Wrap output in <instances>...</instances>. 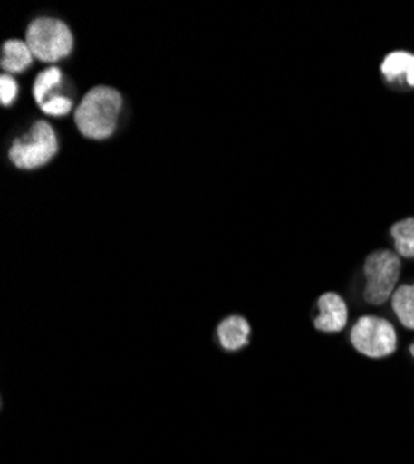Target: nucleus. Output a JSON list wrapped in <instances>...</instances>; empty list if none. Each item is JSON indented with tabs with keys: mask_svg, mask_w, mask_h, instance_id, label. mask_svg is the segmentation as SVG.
I'll return each mask as SVG.
<instances>
[{
	"mask_svg": "<svg viewBox=\"0 0 414 464\" xmlns=\"http://www.w3.org/2000/svg\"><path fill=\"white\" fill-rule=\"evenodd\" d=\"M26 45L35 60L43 63H58L71 56L74 37L71 28L54 17H37L26 26Z\"/></svg>",
	"mask_w": 414,
	"mask_h": 464,
	"instance_id": "nucleus-3",
	"label": "nucleus"
},
{
	"mask_svg": "<svg viewBox=\"0 0 414 464\" xmlns=\"http://www.w3.org/2000/svg\"><path fill=\"white\" fill-rule=\"evenodd\" d=\"M364 301L373 306L389 303L398 290L401 277V258L398 253L380 249L368 255L364 260Z\"/></svg>",
	"mask_w": 414,
	"mask_h": 464,
	"instance_id": "nucleus-4",
	"label": "nucleus"
},
{
	"mask_svg": "<svg viewBox=\"0 0 414 464\" xmlns=\"http://www.w3.org/2000/svg\"><path fill=\"white\" fill-rule=\"evenodd\" d=\"M72 110L77 108H74V97L71 93H63L42 106V111L51 118H65Z\"/></svg>",
	"mask_w": 414,
	"mask_h": 464,
	"instance_id": "nucleus-13",
	"label": "nucleus"
},
{
	"mask_svg": "<svg viewBox=\"0 0 414 464\" xmlns=\"http://www.w3.org/2000/svg\"><path fill=\"white\" fill-rule=\"evenodd\" d=\"M34 60L35 58H34L30 47L26 45V42L15 40V37L5 42L3 53H0V67H3L5 74L24 72L26 69L32 67Z\"/></svg>",
	"mask_w": 414,
	"mask_h": 464,
	"instance_id": "nucleus-10",
	"label": "nucleus"
},
{
	"mask_svg": "<svg viewBox=\"0 0 414 464\" xmlns=\"http://www.w3.org/2000/svg\"><path fill=\"white\" fill-rule=\"evenodd\" d=\"M390 304L400 324L405 329L414 331V285L398 286L390 299Z\"/></svg>",
	"mask_w": 414,
	"mask_h": 464,
	"instance_id": "nucleus-11",
	"label": "nucleus"
},
{
	"mask_svg": "<svg viewBox=\"0 0 414 464\" xmlns=\"http://www.w3.org/2000/svg\"><path fill=\"white\" fill-rule=\"evenodd\" d=\"M348 304L346 301L334 294L325 292L318 297V314L314 318V327L320 333H341L348 325Z\"/></svg>",
	"mask_w": 414,
	"mask_h": 464,
	"instance_id": "nucleus-6",
	"label": "nucleus"
},
{
	"mask_svg": "<svg viewBox=\"0 0 414 464\" xmlns=\"http://www.w3.org/2000/svg\"><path fill=\"white\" fill-rule=\"evenodd\" d=\"M216 338L225 352H242L251 342V325L247 318L240 314H231L217 324Z\"/></svg>",
	"mask_w": 414,
	"mask_h": 464,
	"instance_id": "nucleus-7",
	"label": "nucleus"
},
{
	"mask_svg": "<svg viewBox=\"0 0 414 464\" xmlns=\"http://www.w3.org/2000/svg\"><path fill=\"white\" fill-rule=\"evenodd\" d=\"M409 352H410V355H412V357H414V342H412V343H410V347H409Z\"/></svg>",
	"mask_w": 414,
	"mask_h": 464,
	"instance_id": "nucleus-15",
	"label": "nucleus"
},
{
	"mask_svg": "<svg viewBox=\"0 0 414 464\" xmlns=\"http://www.w3.org/2000/svg\"><path fill=\"white\" fill-rule=\"evenodd\" d=\"M381 74L390 84L414 88V54L407 51H392L380 65Z\"/></svg>",
	"mask_w": 414,
	"mask_h": 464,
	"instance_id": "nucleus-8",
	"label": "nucleus"
},
{
	"mask_svg": "<svg viewBox=\"0 0 414 464\" xmlns=\"http://www.w3.org/2000/svg\"><path fill=\"white\" fill-rule=\"evenodd\" d=\"M67 93L65 92V79L60 67L49 65L43 71L37 72L35 81L32 84V95L37 106H43L45 102Z\"/></svg>",
	"mask_w": 414,
	"mask_h": 464,
	"instance_id": "nucleus-9",
	"label": "nucleus"
},
{
	"mask_svg": "<svg viewBox=\"0 0 414 464\" xmlns=\"http://www.w3.org/2000/svg\"><path fill=\"white\" fill-rule=\"evenodd\" d=\"M121 111L123 95L118 90L95 86L74 110V127L84 138L102 141L116 134Z\"/></svg>",
	"mask_w": 414,
	"mask_h": 464,
	"instance_id": "nucleus-1",
	"label": "nucleus"
},
{
	"mask_svg": "<svg viewBox=\"0 0 414 464\" xmlns=\"http://www.w3.org/2000/svg\"><path fill=\"white\" fill-rule=\"evenodd\" d=\"M355 350L368 359H385L398 350V333L394 325L381 316H362L350 331Z\"/></svg>",
	"mask_w": 414,
	"mask_h": 464,
	"instance_id": "nucleus-5",
	"label": "nucleus"
},
{
	"mask_svg": "<svg viewBox=\"0 0 414 464\" xmlns=\"http://www.w3.org/2000/svg\"><path fill=\"white\" fill-rule=\"evenodd\" d=\"M390 237L394 240L396 253L401 258H414V218H405L392 225Z\"/></svg>",
	"mask_w": 414,
	"mask_h": 464,
	"instance_id": "nucleus-12",
	"label": "nucleus"
},
{
	"mask_svg": "<svg viewBox=\"0 0 414 464\" xmlns=\"http://www.w3.org/2000/svg\"><path fill=\"white\" fill-rule=\"evenodd\" d=\"M58 149L60 143L54 127L49 121H35L26 134L14 140L8 157L17 169L32 171L51 164Z\"/></svg>",
	"mask_w": 414,
	"mask_h": 464,
	"instance_id": "nucleus-2",
	"label": "nucleus"
},
{
	"mask_svg": "<svg viewBox=\"0 0 414 464\" xmlns=\"http://www.w3.org/2000/svg\"><path fill=\"white\" fill-rule=\"evenodd\" d=\"M19 95V84L12 74L0 76V104L12 106L17 101Z\"/></svg>",
	"mask_w": 414,
	"mask_h": 464,
	"instance_id": "nucleus-14",
	"label": "nucleus"
}]
</instances>
